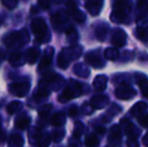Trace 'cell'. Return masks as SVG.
Listing matches in <instances>:
<instances>
[{"label":"cell","instance_id":"cell-16","mask_svg":"<svg viewBox=\"0 0 148 147\" xmlns=\"http://www.w3.org/2000/svg\"><path fill=\"white\" fill-rule=\"evenodd\" d=\"M26 62V57L20 51H15L9 57V63L13 67H20Z\"/></svg>","mask_w":148,"mask_h":147},{"label":"cell","instance_id":"cell-6","mask_svg":"<svg viewBox=\"0 0 148 147\" xmlns=\"http://www.w3.org/2000/svg\"><path fill=\"white\" fill-rule=\"evenodd\" d=\"M30 90V84L28 82H16L12 83L8 86V91L12 95L16 97H25L29 93Z\"/></svg>","mask_w":148,"mask_h":147},{"label":"cell","instance_id":"cell-1","mask_svg":"<svg viewBox=\"0 0 148 147\" xmlns=\"http://www.w3.org/2000/svg\"><path fill=\"white\" fill-rule=\"evenodd\" d=\"M130 0H116L114 3L113 12L111 14V20L117 23H125L128 21L129 12L131 11Z\"/></svg>","mask_w":148,"mask_h":147},{"label":"cell","instance_id":"cell-7","mask_svg":"<svg viewBox=\"0 0 148 147\" xmlns=\"http://www.w3.org/2000/svg\"><path fill=\"white\" fill-rule=\"evenodd\" d=\"M116 97L120 100H130L134 98L136 95V91L133 88L129 87L128 85H123L116 89Z\"/></svg>","mask_w":148,"mask_h":147},{"label":"cell","instance_id":"cell-42","mask_svg":"<svg viewBox=\"0 0 148 147\" xmlns=\"http://www.w3.org/2000/svg\"><path fill=\"white\" fill-rule=\"evenodd\" d=\"M5 139V134L2 131V127H1V118H0V141H3Z\"/></svg>","mask_w":148,"mask_h":147},{"label":"cell","instance_id":"cell-17","mask_svg":"<svg viewBox=\"0 0 148 147\" xmlns=\"http://www.w3.org/2000/svg\"><path fill=\"white\" fill-rule=\"evenodd\" d=\"M107 77L104 76V75H100V76H97L95 78V80L93 82V86L97 91H104L106 89V87H107Z\"/></svg>","mask_w":148,"mask_h":147},{"label":"cell","instance_id":"cell-4","mask_svg":"<svg viewBox=\"0 0 148 147\" xmlns=\"http://www.w3.org/2000/svg\"><path fill=\"white\" fill-rule=\"evenodd\" d=\"M82 53V49L80 46L70 47V49H64L60 53L59 59H58V65L60 69H66L69 67V64L73 59H76L80 57Z\"/></svg>","mask_w":148,"mask_h":147},{"label":"cell","instance_id":"cell-2","mask_svg":"<svg viewBox=\"0 0 148 147\" xmlns=\"http://www.w3.org/2000/svg\"><path fill=\"white\" fill-rule=\"evenodd\" d=\"M29 40V34L26 29L13 31L7 34L3 39V42L8 49H19Z\"/></svg>","mask_w":148,"mask_h":147},{"label":"cell","instance_id":"cell-22","mask_svg":"<svg viewBox=\"0 0 148 147\" xmlns=\"http://www.w3.org/2000/svg\"><path fill=\"white\" fill-rule=\"evenodd\" d=\"M39 53H40L39 49H37V47H31V49H28L27 53H26V55H25L26 62H28L30 65L34 64L35 62L37 61V59H38Z\"/></svg>","mask_w":148,"mask_h":147},{"label":"cell","instance_id":"cell-35","mask_svg":"<svg viewBox=\"0 0 148 147\" xmlns=\"http://www.w3.org/2000/svg\"><path fill=\"white\" fill-rule=\"evenodd\" d=\"M1 2L8 9H13L17 5V0H1Z\"/></svg>","mask_w":148,"mask_h":147},{"label":"cell","instance_id":"cell-26","mask_svg":"<svg viewBox=\"0 0 148 147\" xmlns=\"http://www.w3.org/2000/svg\"><path fill=\"white\" fill-rule=\"evenodd\" d=\"M100 144V141L95 134H90L85 139V145L87 147H98Z\"/></svg>","mask_w":148,"mask_h":147},{"label":"cell","instance_id":"cell-23","mask_svg":"<svg viewBox=\"0 0 148 147\" xmlns=\"http://www.w3.org/2000/svg\"><path fill=\"white\" fill-rule=\"evenodd\" d=\"M49 122H51V124L53 126L60 127V126H62L64 123H66V115H64V113H60V112L56 113L55 115L51 118Z\"/></svg>","mask_w":148,"mask_h":147},{"label":"cell","instance_id":"cell-30","mask_svg":"<svg viewBox=\"0 0 148 147\" xmlns=\"http://www.w3.org/2000/svg\"><path fill=\"white\" fill-rule=\"evenodd\" d=\"M51 140H53L55 142H60L62 140V138L64 137V130H55L53 131L51 135Z\"/></svg>","mask_w":148,"mask_h":147},{"label":"cell","instance_id":"cell-37","mask_svg":"<svg viewBox=\"0 0 148 147\" xmlns=\"http://www.w3.org/2000/svg\"><path fill=\"white\" fill-rule=\"evenodd\" d=\"M138 122L143 127H148V114H143L142 116L138 118Z\"/></svg>","mask_w":148,"mask_h":147},{"label":"cell","instance_id":"cell-11","mask_svg":"<svg viewBox=\"0 0 148 147\" xmlns=\"http://www.w3.org/2000/svg\"><path fill=\"white\" fill-rule=\"evenodd\" d=\"M126 34L124 30L122 29H117L115 30V32L113 34L111 38V43L113 45H115L116 47H122L123 45H125L126 43Z\"/></svg>","mask_w":148,"mask_h":147},{"label":"cell","instance_id":"cell-10","mask_svg":"<svg viewBox=\"0 0 148 147\" xmlns=\"http://www.w3.org/2000/svg\"><path fill=\"white\" fill-rule=\"evenodd\" d=\"M53 47L47 49V51H45V55H43V57H41V59H40V63H39L38 68H37V71L42 73L43 71L49 69V67L51 64V61H53Z\"/></svg>","mask_w":148,"mask_h":147},{"label":"cell","instance_id":"cell-9","mask_svg":"<svg viewBox=\"0 0 148 147\" xmlns=\"http://www.w3.org/2000/svg\"><path fill=\"white\" fill-rule=\"evenodd\" d=\"M85 61L90 66H92L93 68H96V69H102L104 67V63L101 57H100V53L97 51L87 53V55L85 57Z\"/></svg>","mask_w":148,"mask_h":147},{"label":"cell","instance_id":"cell-19","mask_svg":"<svg viewBox=\"0 0 148 147\" xmlns=\"http://www.w3.org/2000/svg\"><path fill=\"white\" fill-rule=\"evenodd\" d=\"M147 109V105L143 102H138L134 105V106L131 108L130 113L133 117H140V116L143 115L145 111Z\"/></svg>","mask_w":148,"mask_h":147},{"label":"cell","instance_id":"cell-8","mask_svg":"<svg viewBox=\"0 0 148 147\" xmlns=\"http://www.w3.org/2000/svg\"><path fill=\"white\" fill-rule=\"evenodd\" d=\"M66 9L68 12L75 18V20H77L78 22H83L86 19L85 14L77 7V4L74 2V0H69L66 2Z\"/></svg>","mask_w":148,"mask_h":147},{"label":"cell","instance_id":"cell-36","mask_svg":"<svg viewBox=\"0 0 148 147\" xmlns=\"http://www.w3.org/2000/svg\"><path fill=\"white\" fill-rule=\"evenodd\" d=\"M106 30H107V28H106L105 26H100V27L97 29L96 34H97V37L100 39V40H104L105 36H106Z\"/></svg>","mask_w":148,"mask_h":147},{"label":"cell","instance_id":"cell-27","mask_svg":"<svg viewBox=\"0 0 148 147\" xmlns=\"http://www.w3.org/2000/svg\"><path fill=\"white\" fill-rule=\"evenodd\" d=\"M104 55H105L106 59H109V61H115L119 57V51L115 47H109V49H107L105 51Z\"/></svg>","mask_w":148,"mask_h":147},{"label":"cell","instance_id":"cell-43","mask_svg":"<svg viewBox=\"0 0 148 147\" xmlns=\"http://www.w3.org/2000/svg\"><path fill=\"white\" fill-rule=\"evenodd\" d=\"M142 143L144 146L148 147V133H146L144 135V137H143V139H142Z\"/></svg>","mask_w":148,"mask_h":147},{"label":"cell","instance_id":"cell-18","mask_svg":"<svg viewBox=\"0 0 148 147\" xmlns=\"http://www.w3.org/2000/svg\"><path fill=\"white\" fill-rule=\"evenodd\" d=\"M122 137V132L118 125H114L110 130V135H109V141L111 143H119Z\"/></svg>","mask_w":148,"mask_h":147},{"label":"cell","instance_id":"cell-38","mask_svg":"<svg viewBox=\"0 0 148 147\" xmlns=\"http://www.w3.org/2000/svg\"><path fill=\"white\" fill-rule=\"evenodd\" d=\"M69 147H82V143L80 142L79 138H73L69 142Z\"/></svg>","mask_w":148,"mask_h":147},{"label":"cell","instance_id":"cell-39","mask_svg":"<svg viewBox=\"0 0 148 147\" xmlns=\"http://www.w3.org/2000/svg\"><path fill=\"white\" fill-rule=\"evenodd\" d=\"M51 0H37L39 6L42 7L43 9H47V8L49 7V5H51Z\"/></svg>","mask_w":148,"mask_h":147},{"label":"cell","instance_id":"cell-21","mask_svg":"<svg viewBox=\"0 0 148 147\" xmlns=\"http://www.w3.org/2000/svg\"><path fill=\"white\" fill-rule=\"evenodd\" d=\"M24 143V140L21 135L19 134H12L8 140L7 147H22Z\"/></svg>","mask_w":148,"mask_h":147},{"label":"cell","instance_id":"cell-40","mask_svg":"<svg viewBox=\"0 0 148 147\" xmlns=\"http://www.w3.org/2000/svg\"><path fill=\"white\" fill-rule=\"evenodd\" d=\"M127 146L128 147H139V144L137 142L136 138H129L127 140Z\"/></svg>","mask_w":148,"mask_h":147},{"label":"cell","instance_id":"cell-14","mask_svg":"<svg viewBox=\"0 0 148 147\" xmlns=\"http://www.w3.org/2000/svg\"><path fill=\"white\" fill-rule=\"evenodd\" d=\"M30 122H31V118L27 114L25 113H22L20 114L19 116L16 117L15 120V126L20 130H24L30 125Z\"/></svg>","mask_w":148,"mask_h":147},{"label":"cell","instance_id":"cell-13","mask_svg":"<svg viewBox=\"0 0 148 147\" xmlns=\"http://www.w3.org/2000/svg\"><path fill=\"white\" fill-rule=\"evenodd\" d=\"M102 5H103V0H88L86 3V8L92 15L96 16L101 11Z\"/></svg>","mask_w":148,"mask_h":147},{"label":"cell","instance_id":"cell-15","mask_svg":"<svg viewBox=\"0 0 148 147\" xmlns=\"http://www.w3.org/2000/svg\"><path fill=\"white\" fill-rule=\"evenodd\" d=\"M68 14L64 11H59L56 12L55 14H53L51 16V22H53V26L56 27H59V26H62L68 21Z\"/></svg>","mask_w":148,"mask_h":147},{"label":"cell","instance_id":"cell-29","mask_svg":"<svg viewBox=\"0 0 148 147\" xmlns=\"http://www.w3.org/2000/svg\"><path fill=\"white\" fill-rule=\"evenodd\" d=\"M136 36L138 38H140L142 41H146L148 40V27L145 26H139L136 29Z\"/></svg>","mask_w":148,"mask_h":147},{"label":"cell","instance_id":"cell-41","mask_svg":"<svg viewBox=\"0 0 148 147\" xmlns=\"http://www.w3.org/2000/svg\"><path fill=\"white\" fill-rule=\"evenodd\" d=\"M69 115L71 116V117H75V116L78 115V108H77L76 106H73L72 108L69 110Z\"/></svg>","mask_w":148,"mask_h":147},{"label":"cell","instance_id":"cell-44","mask_svg":"<svg viewBox=\"0 0 148 147\" xmlns=\"http://www.w3.org/2000/svg\"><path fill=\"white\" fill-rule=\"evenodd\" d=\"M3 59H4V51L2 49H0V63L3 61Z\"/></svg>","mask_w":148,"mask_h":147},{"label":"cell","instance_id":"cell-31","mask_svg":"<svg viewBox=\"0 0 148 147\" xmlns=\"http://www.w3.org/2000/svg\"><path fill=\"white\" fill-rule=\"evenodd\" d=\"M139 88L145 98H148V81L147 80H140L138 82Z\"/></svg>","mask_w":148,"mask_h":147},{"label":"cell","instance_id":"cell-5","mask_svg":"<svg viewBox=\"0 0 148 147\" xmlns=\"http://www.w3.org/2000/svg\"><path fill=\"white\" fill-rule=\"evenodd\" d=\"M83 93V87L80 83L76 82L74 80H71L70 83L68 84V86L66 87V89L64 90L62 94L60 95L59 100L60 102H66L71 99H74L79 97L80 95H82Z\"/></svg>","mask_w":148,"mask_h":147},{"label":"cell","instance_id":"cell-20","mask_svg":"<svg viewBox=\"0 0 148 147\" xmlns=\"http://www.w3.org/2000/svg\"><path fill=\"white\" fill-rule=\"evenodd\" d=\"M148 13V1L146 0H141L138 3L137 8V20H141L144 18Z\"/></svg>","mask_w":148,"mask_h":147},{"label":"cell","instance_id":"cell-25","mask_svg":"<svg viewBox=\"0 0 148 147\" xmlns=\"http://www.w3.org/2000/svg\"><path fill=\"white\" fill-rule=\"evenodd\" d=\"M74 72L77 76L79 77H83V78H87L89 76L90 72H89V69L87 67H85L84 65L82 64H79V65H76L74 68Z\"/></svg>","mask_w":148,"mask_h":147},{"label":"cell","instance_id":"cell-3","mask_svg":"<svg viewBox=\"0 0 148 147\" xmlns=\"http://www.w3.org/2000/svg\"><path fill=\"white\" fill-rule=\"evenodd\" d=\"M31 30L34 34L35 39L39 43H45L49 40L51 34L49 32L47 23L42 18H35L31 21Z\"/></svg>","mask_w":148,"mask_h":147},{"label":"cell","instance_id":"cell-34","mask_svg":"<svg viewBox=\"0 0 148 147\" xmlns=\"http://www.w3.org/2000/svg\"><path fill=\"white\" fill-rule=\"evenodd\" d=\"M51 110V105H43L42 107H40L38 110V115L40 117H45L49 115V111Z\"/></svg>","mask_w":148,"mask_h":147},{"label":"cell","instance_id":"cell-28","mask_svg":"<svg viewBox=\"0 0 148 147\" xmlns=\"http://www.w3.org/2000/svg\"><path fill=\"white\" fill-rule=\"evenodd\" d=\"M29 142L31 144H38V141L41 137L40 131L37 128H32L29 132Z\"/></svg>","mask_w":148,"mask_h":147},{"label":"cell","instance_id":"cell-32","mask_svg":"<svg viewBox=\"0 0 148 147\" xmlns=\"http://www.w3.org/2000/svg\"><path fill=\"white\" fill-rule=\"evenodd\" d=\"M51 137L47 134H43L41 135L40 139L38 141V146L39 147H49V144H51Z\"/></svg>","mask_w":148,"mask_h":147},{"label":"cell","instance_id":"cell-12","mask_svg":"<svg viewBox=\"0 0 148 147\" xmlns=\"http://www.w3.org/2000/svg\"><path fill=\"white\" fill-rule=\"evenodd\" d=\"M109 103V98L105 95H98L91 99V106L95 109H104Z\"/></svg>","mask_w":148,"mask_h":147},{"label":"cell","instance_id":"cell-24","mask_svg":"<svg viewBox=\"0 0 148 147\" xmlns=\"http://www.w3.org/2000/svg\"><path fill=\"white\" fill-rule=\"evenodd\" d=\"M22 109V103L19 102V101H13V102L9 103L6 107V110H7V113L9 115H13V114L17 113Z\"/></svg>","mask_w":148,"mask_h":147},{"label":"cell","instance_id":"cell-33","mask_svg":"<svg viewBox=\"0 0 148 147\" xmlns=\"http://www.w3.org/2000/svg\"><path fill=\"white\" fill-rule=\"evenodd\" d=\"M83 131H84V125L81 122H77L76 125H75L74 133H73L74 138H80L81 135L83 134Z\"/></svg>","mask_w":148,"mask_h":147}]
</instances>
